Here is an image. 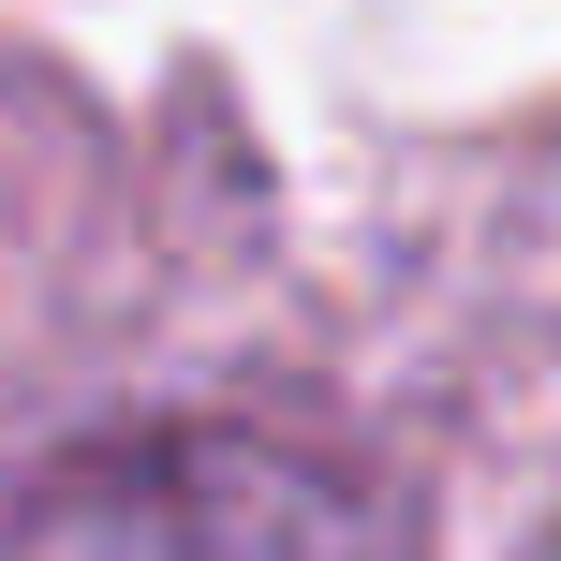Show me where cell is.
<instances>
[{
  "mask_svg": "<svg viewBox=\"0 0 561 561\" xmlns=\"http://www.w3.org/2000/svg\"><path fill=\"white\" fill-rule=\"evenodd\" d=\"M30 561H399L385 503L266 444H134L30 503Z\"/></svg>",
  "mask_w": 561,
  "mask_h": 561,
  "instance_id": "obj_1",
  "label": "cell"
}]
</instances>
